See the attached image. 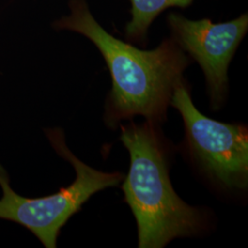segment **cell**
<instances>
[{
    "mask_svg": "<svg viewBox=\"0 0 248 248\" xmlns=\"http://www.w3.org/2000/svg\"><path fill=\"white\" fill-rule=\"evenodd\" d=\"M120 139L130 154L122 188L138 228V248H165L208 227L206 214L181 200L169 177L170 150L156 124H120Z\"/></svg>",
    "mask_w": 248,
    "mask_h": 248,
    "instance_id": "2",
    "label": "cell"
},
{
    "mask_svg": "<svg viewBox=\"0 0 248 248\" xmlns=\"http://www.w3.org/2000/svg\"><path fill=\"white\" fill-rule=\"evenodd\" d=\"M132 19L125 26V37L133 43L143 44L155 18L169 8L186 9L194 0H130Z\"/></svg>",
    "mask_w": 248,
    "mask_h": 248,
    "instance_id": "6",
    "label": "cell"
},
{
    "mask_svg": "<svg viewBox=\"0 0 248 248\" xmlns=\"http://www.w3.org/2000/svg\"><path fill=\"white\" fill-rule=\"evenodd\" d=\"M170 106L183 119L187 153L197 167L222 190L245 191L248 186V130L223 124L196 108L185 79L174 90Z\"/></svg>",
    "mask_w": 248,
    "mask_h": 248,
    "instance_id": "4",
    "label": "cell"
},
{
    "mask_svg": "<svg viewBox=\"0 0 248 248\" xmlns=\"http://www.w3.org/2000/svg\"><path fill=\"white\" fill-rule=\"evenodd\" d=\"M69 12L53 23L88 38L102 54L112 79L104 120L116 128L120 122L142 116L162 124L177 85L189 65V56L171 36L153 50H142L109 34L94 18L87 0H69Z\"/></svg>",
    "mask_w": 248,
    "mask_h": 248,
    "instance_id": "1",
    "label": "cell"
},
{
    "mask_svg": "<svg viewBox=\"0 0 248 248\" xmlns=\"http://www.w3.org/2000/svg\"><path fill=\"white\" fill-rule=\"evenodd\" d=\"M171 36L200 64L206 78L213 109L224 103L229 88L228 68L248 31V13L222 23L209 18L188 19L179 13L168 16Z\"/></svg>",
    "mask_w": 248,
    "mask_h": 248,
    "instance_id": "5",
    "label": "cell"
},
{
    "mask_svg": "<svg viewBox=\"0 0 248 248\" xmlns=\"http://www.w3.org/2000/svg\"><path fill=\"white\" fill-rule=\"evenodd\" d=\"M45 133L53 150L75 169L74 182L52 195L26 198L14 191L8 171L0 164V219L18 223L32 232L45 248H55L61 229L72 216L98 191L119 186L124 175L100 171L81 161L67 146L62 129L47 128Z\"/></svg>",
    "mask_w": 248,
    "mask_h": 248,
    "instance_id": "3",
    "label": "cell"
}]
</instances>
